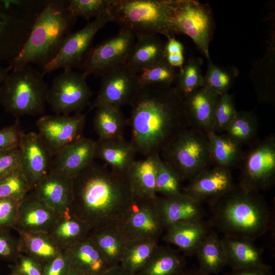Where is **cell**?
Returning <instances> with one entry per match:
<instances>
[{
	"label": "cell",
	"instance_id": "obj_37",
	"mask_svg": "<svg viewBox=\"0 0 275 275\" xmlns=\"http://www.w3.org/2000/svg\"><path fill=\"white\" fill-rule=\"evenodd\" d=\"M237 72L236 68L221 67L209 60L202 87L219 96L228 93Z\"/></svg>",
	"mask_w": 275,
	"mask_h": 275
},
{
	"label": "cell",
	"instance_id": "obj_35",
	"mask_svg": "<svg viewBox=\"0 0 275 275\" xmlns=\"http://www.w3.org/2000/svg\"><path fill=\"white\" fill-rule=\"evenodd\" d=\"M93 123L99 140H109L123 136L127 120L120 108L108 105L95 107Z\"/></svg>",
	"mask_w": 275,
	"mask_h": 275
},
{
	"label": "cell",
	"instance_id": "obj_5",
	"mask_svg": "<svg viewBox=\"0 0 275 275\" xmlns=\"http://www.w3.org/2000/svg\"><path fill=\"white\" fill-rule=\"evenodd\" d=\"M174 0H112L108 9L111 22L135 37L161 34L178 35L173 15Z\"/></svg>",
	"mask_w": 275,
	"mask_h": 275
},
{
	"label": "cell",
	"instance_id": "obj_56",
	"mask_svg": "<svg viewBox=\"0 0 275 275\" xmlns=\"http://www.w3.org/2000/svg\"><path fill=\"white\" fill-rule=\"evenodd\" d=\"M0 17L1 18H2V19H3L5 20H6V19H8L7 15H5L4 14L1 13V12H0ZM5 22H5V21H0V32H1V31L3 30L4 26H5V25H6V23Z\"/></svg>",
	"mask_w": 275,
	"mask_h": 275
},
{
	"label": "cell",
	"instance_id": "obj_42",
	"mask_svg": "<svg viewBox=\"0 0 275 275\" xmlns=\"http://www.w3.org/2000/svg\"><path fill=\"white\" fill-rule=\"evenodd\" d=\"M31 190L20 168L0 179V199H23Z\"/></svg>",
	"mask_w": 275,
	"mask_h": 275
},
{
	"label": "cell",
	"instance_id": "obj_25",
	"mask_svg": "<svg viewBox=\"0 0 275 275\" xmlns=\"http://www.w3.org/2000/svg\"><path fill=\"white\" fill-rule=\"evenodd\" d=\"M131 143L124 138L96 141V158L103 161L113 171L125 176L136 160Z\"/></svg>",
	"mask_w": 275,
	"mask_h": 275
},
{
	"label": "cell",
	"instance_id": "obj_4",
	"mask_svg": "<svg viewBox=\"0 0 275 275\" xmlns=\"http://www.w3.org/2000/svg\"><path fill=\"white\" fill-rule=\"evenodd\" d=\"M68 4V1L64 0L46 3L21 49L10 60V70L31 64L43 67L54 58L77 18L70 12Z\"/></svg>",
	"mask_w": 275,
	"mask_h": 275
},
{
	"label": "cell",
	"instance_id": "obj_8",
	"mask_svg": "<svg viewBox=\"0 0 275 275\" xmlns=\"http://www.w3.org/2000/svg\"><path fill=\"white\" fill-rule=\"evenodd\" d=\"M173 19L178 35L188 36L202 54L210 60L209 47L214 23L209 4L194 0H174Z\"/></svg>",
	"mask_w": 275,
	"mask_h": 275
},
{
	"label": "cell",
	"instance_id": "obj_13",
	"mask_svg": "<svg viewBox=\"0 0 275 275\" xmlns=\"http://www.w3.org/2000/svg\"><path fill=\"white\" fill-rule=\"evenodd\" d=\"M86 115H45L36 122L38 134L52 154L81 138Z\"/></svg>",
	"mask_w": 275,
	"mask_h": 275
},
{
	"label": "cell",
	"instance_id": "obj_18",
	"mask_svg": "<svg viewBox=\"0 0 275 275\" xmlns=\"http://www.w3.org/2000/svg\"><path fill=\"white\" fill-rule=\"evenodd\" d=\"M96 141L82 137L53 156L50 172L73 179L94 162Z\"/></svg>",
	"mask_w": 275,
	"mask_h": 275
},
{
	"label": "cell",
	"instance_id": "obj_9",
	"mask_svg": "<svg viewBox=\"0 0 275 275\" xmlns=\"http://www.w3.org/2000/svg\"><path fill=\"white\" fill-rule=\"evenodd\" d=\"M238 186L260 193L271 188L275 182V137L271 135L250 149L241 159Z\"/></svg>",
	"mask_w": 275,
	"mask_h": 275
},
{
	"label": "cell",
	"instance_id": "obj_58",
	"mask_svg": "<svg viewBox=\"0 0 275 275\" xmlns=\"http://www.w3.org/2000/svg\"><path fill=\"white\" fill-rule=\"evenodd\" d=\"M68 275H87V274H82V273H79V272H76L75 271L71 270V271L68 274Z\"/></svg>",
	"mask_w": 275,
	"mask_h": 275
},
{
	"label": "cell",
	"instance_id": "obj_19",
	"mask_svg": "<svg viewBox=\"0 0 275 275\" xmlns=\"http://www.w3.org/2000/svg\"><path fill=\"white\" fill-rule=\"evenodd\" d=\"M154 202L163 229L178 222L204 218L205 215L202 203L183 192L171 197L156 196Z\"/></svg>",
	"mask_w": 275,
	"mask_h": 275
},
{
	"label": "cell",
	"instance_id": "obj_31",
	"mask_svg": "<svg viewBox=\"0 0 275 275\" xmlns=\"http://www.w3.org/2000/svg\"><path fill=\"white\" fill-rule=\"evenodd\" d=\"M91 231L84 222L69 210L60 216L48 232L64 251L89 236Z\"/></svg>",
	"mask_w": 275,
	"mask_h": 275
},
{
	"label": "cell",
	"instance_id": "obj_20",
	"mask_svg": "<svg viewBox=\"0 0 275 275\" xmlns=\"http://www.w3.org/2000/svg\"><path fill=\"white\" fill-rule=\"evenodd\" d=\"M219 96L200 87L184 96L189 127L206 134L213 132L214 115Z\"/></svg>",
	"mask_w": 275,
	"mask_h": 275
},
{
	"label": "cell",
	"instance_id": "obj_3",
	"mask_svg": "<svg viewBox=\"0 0 275 275\" xmlns=\"http://www.w3.org/2000/svg\"><path fill=\"white\" fill-rule=\"evenodd\" d=\"M208 221L224 236L254 241L265 234L272 224L271 211L260 193L249 191L238 186L210 204Z\"/></svg>",
	"mask_w": 275,
	"mask_h": 275
},
{
	"label": "cell",
	"instance_id": "obj_34",
	"mask_svg": "<svg viewBox=\"0 0 275 275\" xmlns=\"http://www.w3.org/2000/svg\"><path fill=\"white\" fill-rule=\"evenodd\" d=\"M211 164L230 169L241 161V144L225 134L211 132L207 134Z\"/></svg>",
	"mask_w": 275,
	"mask_h": 275
},
{
	"label": "cell",
	"instance_id": "obj_7",
	"mask_svg": "<svg viewBox=\"0 0 275 275\" xmlns=\"http://www.w3.org/2000/svg\"><path fill=\"white\" fill-rule=\"evenodd\" d=\"M182 181H190L211 164L207 135L189 127L159 154Z\"/></svg>",
	"mask_w": 275,
	"mask_h": 275
},
{
	"label": "cell",
	"instance_id": "obj_16",
	"mask_svg": "<svg viewBox=\"0 0 275 275\" xmlns=\"http://www.w3.org/2000/svg\"><path fill=\"white\" fill-rule=\"evenodd\" d=\"M20 169L32 189L50 171L53 155L37 132L22 133Z\"/></svg>",
	"mask_w": 275,
	"mask_h": 275
},
{
	"label": "cell",
	"instance_id": "obj_52",
	"mask_svg": "<svg viewBox=\"0 0 275 275\" xmlns=\"http://www.w3.org/2000/svg\"><path fill=\"white\" fill-rule=\"evenodd\" d=\"M225 275H274L272 268L269 265L244 269L232 270Z\"/></svg>",
	"mask_w": 275,
	"mask_h": 275
},
{
	"label": "cell",
	"instance_id": "obj_45",
	"mask_svg": "<svg viewBox=\"0 0 275 275\" xmlns=\"http://www.w3.org/2000/svg\"><path fill=\"white\" fill-rule=\"evenodd\" d=\"M22 199H0V230L13 229Z\"/></svg>",
	"mask_w": 275,
	"mask_h": 275
},
{
	"label": "cell",
	"instance_id": "obj_38",
	"mask_svg": "<svg viewBox=\"0 0 275 275\" xmlns=\"http://www.w3.org/2000/svg\"><path fill=\"white\" fill-rule=\"evenodd\" d=\"M258 127L257 117L253 111H237L225 132L227 136L242 145L255 136Z\"/></svg>",
	"mask_w": 275,
	"mask_h": 275
},
{
	"label": "cell",
	"instance_id": "obj_6",
	"mask_svg": "<svg viewBox=\"0 0 275 275\" xmlns=\"http://www.w3.org/2000/svg\"><path fill=\"white\" fill-rule=\"evenodd\" d=\"M44 74L30 65L10 70L0 87L5 111L17 118L43 114L48 89Z\"/></svg>",
	"mask_w": 275,
	"mask_h": 275
},
{
	"label": "cell",
	"instance_id": "obj_44",
	"mask_svg": "<svg viewBox=\"0 0 275 275\" xmlns=\"http://www.w3.org/2000/svg\"><path fill=\"white\" fill-rule=\"evenodd\" d=\"M237 112L232 95L226 93L220 96L215 112L213 132L217 134L225 132Z\"/></svg>",
	"mask_w": 275,
	"mask_h": 275
},
{
	"label": "cell",
	"instance_id": "obj_15",
	"mask_svg": "<svg viewBox=\"0 0 275 275\" xmlns=\"http://www.w3.org/2000/svg\"><path fill=\"white\" fill-rule=\"evenodd\" d=\"M140 87L134 71L124 64L117 66L102 76L91 108L103 104L120 108L130 105Z\"/></svg>",
	"mask_w": 275,
	"mask_h": 275
},
{
	"label": "cell",
	"instance_id": "obj_57",
	"mask_svg": "<svg viewBox=\"0 0 275 275\" xmlns=\"http://www.w3.org/2000/svg\"><path fill=\"white\" fill-rule=\"evenodd\" d=\"M11 272L9 275H21L18 272H17L15 269L14 268L10 267Z\"/></svg>",
	"mask_w": 275,
	"mask_h": 275
},
{
	"label": "cell",
	"instance_id": "obj_22",
	"mask_svg": "<svg viewBox=\"0 0 275 275\" xmlns=\"http://www.w3.org/2000/svg\"><path fill=\"white\" fill-rule=\"evenodd\" d=\"M72 188V179L49 172L31 191L55 212L63 214L69 210Z\"/></svg>",
	"mask_w": 275,
	"mask_h": 275
},
{
	"label": "cell",
	"instance_id": "obj_26",
	"mask_svg": "<svg viewBox=\"0 0 275 275\" xmlns=\"http://www.w3.org/2000/svg\"><path fill=\"white\" fill-rule=\"evenodd\" d=\"M160 156L154 154L135 160L125 175L133 197L154 199L155 182Z\"/></svg>",
	"mask_w": 275,
	"mask_h": 275
},
{
	"label": "cell",
	"instance_id": "obj_36",
	"mask_svg": "<svg viewBox=\"0 0 275 275\" xmlns=\"http://www.w3.org/2000/svg\"><path fill=\"white\" fill-rule=\"evenodd\" d=\"M155 239L128 240L119 265L136 274L145 265L158 245Z\"/></svg>",
	"mask_w": 275,
	"mask_h": 275
},
{
	"label": "cell",
	"instance_id": "obj_2",
	"mask_svg": "<svg viewBox=\"0 0 275 275\" xmlns=\"http://www.w3.org/2000/svg\"><path fill=\"white\" fill-rule=\"evenodd\" d=\"M72 183L70 212L91 231L118 225L133 197L125 176L94 161Z\"/></svg>",
	"mask_w": 275,
	"mask_h": 275
},
{
	"label": "cell",
	"instance_id": "obj_40",
	"mask_svg": "<svg viewBox=\"0 0 275 275\" xmlns=\"http://www.w3.org/2000/svg\"><path fill=\"white\" fill-rule=\"evenodd\" d=\"M202 62L199 59H189L177 74L176 86L183 96L203 86Z\"/></svg>",
	"mask_w": 275,
	"mask_h": 275
},
{
	"label": "cell",
	"instance_id": "obj_48",
	"mask_svg": "<svg viewBox=\"0 0 275 275\" xmlns=\"http://www.w3.org/2000/svg\"><path fill=\"white\" fill-rule=\"evenodd\" d=\"M20 168L19 147L0 151V179Z\"/></svg>",
	"mask_w": 275,
	"mask_h": 275
},
{
	"label": "cell",
	"instance_id": "obj_29",
	"mask_svg": "<svg viewBox=\"0 0 275 275\" xmlns=\"http://www.w3.org/2000/svg\"><path fill=\"white\" fill-rule=\"evenodd\" d=\"M186 270L184 256L170 247L157 245L136 275H182Z\"/></svg>",
	"mask_w": 275,
	"mask_h": 275
},
{
	"label": "cell",
	"instance_id": "obj_11",
	"mask_svg": "<svg viewBox=\"0 0 275 275\" xmlns=\"http://www.w3.org/2000/svg\"><path fill=\"white\" fill-rule=\"evenodd\" d=\"M111 22L107 11L103 15L88 22L81 29L71 32L64 39L54 58L42 67L45 74L59 69L80 68L90 51L97 33L108 22Z\"/></svg>",
	"mask_w": 275,
	"mask_h": 275
},
{
	"label": "cell",
	"instance_id": "obj_50",
	"mask_svg": "<svg viewBox=\"0 0 275 275\" xmlns=\"http://www.w3.org/2000/svg\"><path fill=\"white\" fill-rule=\"evenodd\" d=\"M22 133L18 120L0 129V151L19 147Z\"/></svg>",
	"mask_w": 275,
	"mask_h": 275
},
{
	"label": "cell",
	"instance_id": "obj_51",
	"mask_svg": "<svg viewBox=\"0 0 275 275\" xmlns=\"http://www.w3.org/2000/svg\"><path fill=\"white\" fill-rule=\"evenodd\" d=\"M71 271L69 259L65 251L44 265L43 275H68Z\"/></svg>",
	"mask_w": 275,
	"mask_h": 275
},
{
	"label": "cell",
	"instance_id": "obj_27",
	"mask_svg": "<svg viewBox=\"0 0 275 275\" xmlns=\"http://www.w3.org/2000/svg\"><path fill=\"white\" fill-rule=\"evenodd\" d=\"M227 265L232 270L259 266L265 264L263 250L254 241L243 238L224 236L222 238Z\"/></svg>",
	"mask_w": 275,
	"mask_h": 275
},
{
	"label": "cell",
	"instance_id": "obj_21",
	"mask_svg": "<svg viewBox=\"0 0 275 275\" xmlns=\"http://www.w3.org/2000/svg\"><path fill=\"white\" fill-rule=\"evenodd\" d=\"M61 215L49 207L31 191L20 204L13 229L16 231L48 232Z\"/></svg>",
	"mask_w": 275,
	"mask_h": 275
},
{
	"label": "cell",
	"instance_id": "obj_12",
	"mask_svg": "<svg viewBox=\"0 0 275 275\" xmlns=\"http://www.w3.org/2000/svg\"><path fill=\"white\" fill-rule=\"evenodd\" d=\"M131 32L120 29L115 36L92 47L80 68L87 76H103L110 70L125 64L135 42Z\"/></svg>",
	"mask_w": 275,
	"mask_h": 275
},
{
	"label": "cell",
	"instance_id": "obj_33",
	"mask_svg": "<svg viewBox=\"0 0 275 275\" xmlns=\"http://www.w3.org/2000/svg\"><path fill=\"white\" fill-rule=\"evenodd\" d=\"M17 232L21 253L44 264L62 251L47 232Z\"/></svg>",
	"mask_w": 275,
	"mask_h": 275
},
{
	"label": "cell",
	"instance_id": "obj_28",
	"mask_svg": "<svg viewBox=\"0 0 275 275\" xmlns=\"http://www.w3.org/2000/svg\"><path fill=\"white\" fill-rule=\"evenodd\" d=\"M135 44L125 63L136 73L142 69L165 60L164 44L156 34L136 37Z\"/></svg>",
	"mask_w": 275,
	"mask_h": 275
},
{
	"label": "cell",
	"instance_id": "obj_32",
	"mask_svg": "<svg viewBox=\"0 0 275 275\" xmlns=\"http://www.w3.org/2000/svg\"><path fill=\"white\" fill-rule=\"evenodd\" d=\"M196 255L198 269L207 275L216 274L227 265L222 239L211 228L198 248Z\"/></svg>",
	"mask_w": 275,
	"mask_h": 275
},
{
	"label": "cell",
	"instance_id": "obj_47",
	"mask_svg": "<svg viewBox=\"0 0 275 275\" xmlns=\"http://www.w3.org/2000/svg\"><path fill=\"white\" fill-rule=\"evenodd\" d=\"M167 38L164 49L165 59L172 67L180 70L185 63L183 45L174 36H169Z\"/></svg>",
	"mask_w": 275,
	"mask_h": 275
},
{
	"label": "cell",
	"instance_id": "obj_17",
	"mask_svg": "<svg viewBox=\"0 0 275 275\" xmlns=\"http://www.w3.org/2000/svg\"><path fill=\"white\" fill-rule=\"evenodd\" d=\"M234 186L230 169L214 166L190 180L183 192L201 203L209 204Z\"/></svg>",
	"mask_w": 275,
	"mask_h": 275
},
{
	"label": "cell",
	"instance_id": "obj_55",
	"mask_svg": "<svg viewBox=\"0 0 275 275\" xmlns=\"http://www.w3.org/2000/svg\"><path fill=\"white\" fill-rule=\"evenodd\" d=\"M182 275H207L205 273L202 272L198 268L190 269V270H186Z\"/></svg>",
	"mask_w": 275,
	"mask_h": 275
},
{
	"label": "cell",
	"instance_id": "obj_10",
	"mask_svg": "<svg viewBox=\"0 0 275 275\" xmlns=\"http://www.w3.org/2000/svg\"><path fill=\"white\" fill-rule=\"evenodd\" d=\"M82 72L64 69L48 88L46 102L57 115L78 114L89 104L92 92Z\"/></svg>",
	"mask_w": 275,
	"mask_h": 275
},
{
	"label": "cell",
	"instance_id": "obj_41",
	"mask_svg": "<svg viewBox=\"0 0 275 275\" xmlns=\"http://www.w3.org/2000/svg\"><path fill=\"white\" fill-rule=\"evenodd\" d=\"M181 179L174 169L160 157L158 163L156 182V193L163 197H171L180 194Z\"/></svg>",
	"mask_w": 275,
	"mask_h": 275
},
{
	"label": "cell",
	"instance_id": "obj_43",
	"mask_svg": "<svg viewBox=\"0 0 275 275\" xmlns=\"http://www.w3.org/2000/svg\"><path fill=\"white\" fill-rule=\"evenodd\" d=\"M112 0H69L68 8L75 17L80 16L87 20L97 18L108 11Z\"/></svg>",
	"mask_w": 275,
	"mask_h": 275
},
{
	"label": "cell",
	"instance_id": "obj_1",
	"mask_svg": "<svg viewBox=\"0 0 275 275\" xmlns=\"http://www.w3.org/2000/svg\"><path fill=\"white\" fill-rule=\"evenodd\" d=\"M130 105V142L145 157L159 155L190 127L184 96L176 86H140Z\"/></svg>",
	"mask_w": 275,
	"mask_h": 275
},
{
	"label": "cell",
	"instance_id": "obj_54",
	"mask_svg": "<svg viewBox=\"0 0 275 275\" xmlns=\"http://www.w3.org/2000/svg\"><path fill=\"white\" fill-rule=\"evenodd\" d=\"M10 71L9 67L6 68L0 67V87Z\"/></svg>",
	"mask_w": 275,
	"mask_h": 275
},
{
	"label": "cell",
	"instance_id": "obj_14",
	"mask_svg": "<svg viewBox=\"0 0 275 275\" xmlns=\"http://www.w3.org/2000/svg\"><path fill=\"white\" fill-rule=\"evenodd\" d=\"M128 240L158 239L163 231L154 199L133 197L118 225Z\"/></svg>",
	"mask_w": 275,
	"mask_h": 275
},
{
	"label": "cell",
	"instance_id": "obj_46",
	"mask_svg": "<svg viewBox=\"0 0 275 275\" xmlns=\"http://www.w3.org/2000/svg\"><path fill=\"white\" fill-rule=\"evenodd\" d=\"M8 230H0V259L14 263L22 254L18 238Z\"/></svg>",
	"mask_w": 275,
	"mask_h": 275
},
{
	"label": "cell",
	"instance_id": "obj_39",
	"mask_svg": "<svg viewBox=\"0 0 275 275\" xmlns=\"http://www.w3.org/2000/svg\"><path fill=\"white\" fill-rule=\"evenodd\" d=\"M178 73L166 59L144 68L137 73L139 85L170 86L176 80Z\"/></svg>",
	"mask_w": 275,
	"mask_h": 275
},
{
	"label": "cell",
	"instance_id": "obj_23",
	"mask_svg": "<svg viewBox=\"0 0 275 275\" xmlns=\"http://www.w3.org/2000/svg\"><path fill=\"white\" fill-rule=\"evenodd\" d=\"M211 229L204 218L178 222L166 230L163 241L177 246L185 255L194 256L205 237Z\"/></svg>",
	"mask_w": 275,
	"mask_h": 275
},
{
	"label": "cell",
	"instance_id": "obj_24",
	"mask_svg": "<svg viewBox=\"0 0 275 275\" xmlns=\"http://www.w3.org/2000/svg\"><path fill=\"white\" fill-rule=\"evenodd\" d=\"M71 270L87 275H102L110 267L90 237L77 242L66 250Z\"/></svg>",
	"mask_w": 275,
	"mask_h": 275
},
{
	"label": "cell",
	"instance_id": "obj_53",
	"mask_svg": "<svg viewBox=\"0 0 275 275\" xmlns=\"http://www.w3.org/2000/svg\"><path fill=\"white\" fill-rule=\"evenodd\" d=\"M102 275H136L123 268L120 265L109 267Z\"/></svg>",
	"mask_w": 275,
	"mask_h": 275
},
{
	"label": "cell",
	"instance_id": "obj_30",
	"mask_svg": "<svg viewBox=\"0 0 275 275\" xmlns=\"http://www.w3.org/2000/svg\"><path fill=\"white\" fill-rule=\"evenodd\" d=\"M89 236L110 267L119 265L128 239L118 225L92 231Z\"/></svg>",
	"mask_w": 275,
	"mask_h": 275
},
{
	"label": "cell",
	"instance_id": "obj_49",
	"mask_svg": "<svg viewBox=\"0 0 275 275\" xmlns=\"http://www.w3.org/2000/svg\"><path fill=\"white\" fill-rule=\"evenodd\" d=\"M44 264L29 255L22 253L10 267L21 275H43Z\"/></svg>",
	"mask_w": 275,
	"mask_h": 275
}]
</instances>
